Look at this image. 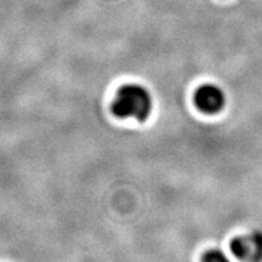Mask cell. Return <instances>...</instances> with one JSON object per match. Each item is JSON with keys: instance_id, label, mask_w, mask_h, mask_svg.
Instances as JSON below:
<instances>
[{"instance_id": "cell-3", "label": "cell", "mask_w": 262, "mask_h": 262, "mask_svg": "<svg viewBox=\"0 0 262 262\" xmlns=\"http://www.w3.org/2000/svg\"><path fill=\"white\" fill-rule=\"evenodd\" d=\"M195 107L205 114H217L226 106V94L219 85L205 83L198 86L194 93Z\"/></svg>"}, {"instance_id": "cell-4", "label": "cell", "mask_w": 262, "mask_h": 262, "mask_svg": "<svg viewBox=\"0 0 262 262\" xmlns=\"http://www.w3.org/2000/svg\"><path fill=\"white\" fill-rule=\"evenodd\" d=\"M202 262H232L227 255L219 249H210L203 255Z\"/></svg>"}, {"instance_id": "cell-2", "label": "cell", "mask_w": 262, "mask_h": 262, "mask_svg": "<svg viewBox=\"0 0 262 262\" xmlns=\"http://www.w3.org/2000/svg\"><path fill=\"white\" fill-rule=\"evenodd\" d=\"M232 254L242 262H262V232L237 235L229 244Z\"/></svg>"}, {"instance_id": "cell-1", "label": "cell", "mask_w": 262, "mask_h": 262, "mask_svg": "<svg viewBox=\"0 0 262 262\" xmlns=\"http://www.w3.org/2000/svg\"><path fill=\"white\" fill-rule=\"evenodd\" d=\"M153 110V97L149 90L140 84H125L117 91L112 103L114 116L122 119L133 118L146 122Z\"/></svg>"}]
</instances>
